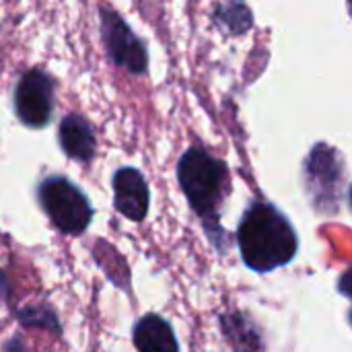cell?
Instances as JSON below:
<instances>
[{
  "mask_svg": "<svg viewBox=\"0 0 352 352\" xmlns=\"http://www.w3.org/2000/svg\"><path fill=\"white\" fill-rule=\"evenodd\" d=\"M175 173L177 184L190 208L200 217L208 239L221 254H227L229 237L219 221L231 194V173L227 163L210 155L206 148L192 146L179 157Z\"/></svg>",
  "mask_w": 352,
  "mask_h": 352,
  "instance_id": "6da1fadb",
  "label": "cell"
},
{
  "mask_svg": "<svg viewBox=\"0 0 352 352\" xmlns=\"http://www.w3.org/2000/svg\"><path fill=\"white\" fill-rule=\"evenodd\" d=\"M303 186L316 212L332 217L340 210L349 196L346 163L338 148L330 144H314L303 161Z\"/></svg>",
  "mask_w": 352,
  "mask_h": 352,
  "instance_id": "3957f363",
  "label": "cell"
},
{
  "mask_svg": "<svg viewBox=\"0 0 352 352\" xmlns=\"http://www.w3.org/2000/svg\"><path fill=\"white\" fill-rule=\"evenodd\" d=\"M132 340L138 352H179L173 326L159 314L142 316L134 324Z\"/></svg>",
  "mask_w": 352,
  "mask_h": 352,
  "instance_id": "9c48e42d",
  "label": "cell"
},
{
  "mask_svg": "<svg viewBox=\"0 0 352 352\" xmlns=\"http://www.w3.org/2000/svg\"><path fill=\"white\" fill-rule=\"evenodd\" d=\"M237 245L243 264L258 274H266L295 260L299 235L278 206L254 200L237 225Z\"/></svg>",
  "mask_w": 352,
  "mask_h": 352,
  "instance_id": "7a4b0ae2",
  "label": "cell"
},
{
  "mask_svg": "<svg viewBox=\"0 0 352 352\" xmlns=\"http://www.w3.org/2000/svg\"><path fill=\"white\" fill-rule=\"evenodd\" d=\"M99 25L109 60L130 74H144L148 70V50L122 14L111 6H99Z\"/></svg>",
  "mask_w": 352,
  "mask_h": 352,
  "instance_id": "8992f818",
  "label": "cell"
},
{
  "mask_svg": "<svg viewBox=\"0 0 352 352\" xmlns=\"http://www.w3.org/2000/svg\"><path fill=\"white\" fill-rule=\"evenodd\" d=\"M56 105V82L43 68H31L23 72L12 91V107L16 120L39 130L52 122Z\"/></svg>",
  "mask_w": 352,
  "mask_h": 352,
  "instance_id": "5b68a950",
  "label": "cell"
},
{
  "mask_svg": "<svg viewBox=\"0 0 352 352\" xmlns=\"http://www.w3.org/2000/svg\"><path fill=\"white\" fill-rule=\"evenodd\" d=\"M37 202L50 223L62 233L78 237L93 221L89 196L66 175H47L35 188Z\"/></svg>",
  "mask_w": 352,
  "mask_h": 352,
  "instance_id": "277c9868",
  "label": "cell"
},
{
  "mask_svg": "<svg viewBox=\"0 0 352 352\" xmlns=\"http://www.w3.org/2000/svg\"><path fill=\"white\" fill-rule=\"evenodd\" d=\"M221 322H223V332H225L227 340L239 352H254L262 346L256 328L252 326V322L245 316H241V314L223 316Z\"/></svg>",
  "mask_w": 352,
  "mask_h": 352,
  "instance_id": "30bf717a",
  "label": "cell"
},
{
  "mask_svg": "<svg viewBox=\"0 0 352 352\" xmlns=\"http://www.w3.org/2000/svg\"><path fill=\"white\" fill-rule=\"evenodd\" d=\"M214 25L225 31L227 35H243L252 25L254 16L245 4L229 2V4H219L214 8Z\"/></svg>",
  "mask_w": 352,
  "mask_h": 352,
  "instance_id": "8fae6325",
  "label": "cell"
},
{
  "mask_svg": "<svg viewBox=\"0 0 352 352\" xmlns=\"http://www.w3.org/2000/svg\"><path fill=\"white\" fill-rule=\"evenodd\" d=\"M58 142L62 153L82 165H89L97 151V136L89 120L78 113H68L62 118L58 128Z\"/></svg>",
  "mask_w": 352,
  "mask_h": 352,
  "instance_id": "ba28073f",
  "label": "cell"
},
{
  "mask_svg": "<svg viewBox=\"0 0 352 352\" xmlns=\"http://www.w3.org/2000/svg\"><path fill=\"white\" fill-rule=\"evenodd\" d=\"M111 182L116 210L132 223L144 221L151 206V190L144 175L136 167H120Z\"/></svg>",
  "mask_w": 352,
  "mask_h": 352,
  "instance_id": "52a82bcc",
  "label": "cell"
}]
</instances>
